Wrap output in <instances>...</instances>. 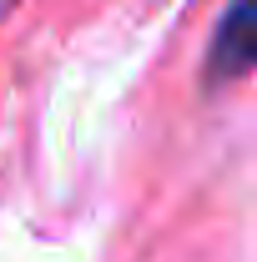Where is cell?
<instances>
[{
	"label": "cell",
	"instance_id": "1",
	"mask_svg": "<svg viewBox=\"0 0 257 262\" xmlns=\"http://www.w3.org/2000/svg\"><path fill=\"white\" fill-rule=\"evenodd\" d=\"M202 71H207V86L242 81V76L257 71V0H232L222 10Z\"/></svg>",
	"mask_w": 257,
	"mask_h": 262
}]
</instances>
